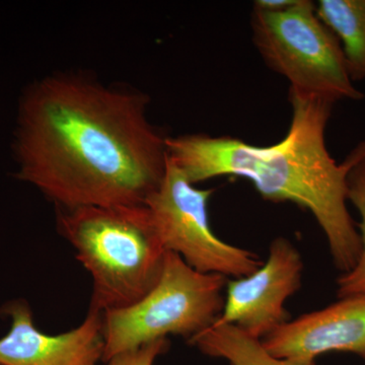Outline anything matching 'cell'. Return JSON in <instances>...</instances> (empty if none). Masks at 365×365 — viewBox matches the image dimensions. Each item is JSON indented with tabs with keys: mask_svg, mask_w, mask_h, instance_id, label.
<instances>
[{
	"mask_svg": "<svg viewBox=\"0 0 365 365\" xmlns=\"http://www.w3.org/2000/svg\"><path fill=\"white\" fill-rule=\"evenodd\" d=\"M347 199L360 215L359 225L361 252L354 267L337 279L339 299L365 295V155L353 165L347 177Z\"/></svg>",
	"mask_w": 365,
	"mask_h": 365,
	"instance_id": "7c38bea8",
	"label": "cell"
},
{
	"mask_svg": "<svg viewBox=\"0 0 365 365\" xmlns=\"http://www.w3.org/2000/svg\"><path fill=\"white\" fill-rule=\"evenodd\" d=\"M0 365H2V364H0Z\"/></svg>",
	"mask_w": 365,
	"mask_h": 365,
	"instance_id": "9a60e30c",
	"label": "cell"
},
{
	"mask_svg": "<svg viewBox=\"0 0 365 365\" xmlns=\"http://www.w3.org/2000/svg\"><path fill=\"white\" fill-rule=\"evenodd\" d=\"M213 189H198L168 155L165 176L146 199L167 251L198 272L241 278L263 265L256 254L220 240L211 228L208 202Z\"/></svg>",
	"mask_w": 365,
	"mask_h": 365,
	"instance_id": "8992f818",
	"label": "cell"
},
{
	"mask_svg": "<svg viewBox=\"0 0 365 365\" xmlns=\"http://www.w3.org/2000/svg\"><path fill=\"white\" fill-rule=\"evenodd\" d=\"M169 345L168 339L155 341L137 349L118 354L103 365H155L158 357L169 349Z\"/></svg>",
	"mask_w": 365,
	"mask_h": 365,
	"instance_id": "4fadbf2b",
	"label": "cell"
},
{
	"mask_svg": "<svg viewBox=\"0 0 365 365\" xmlns=\"http://www.w3.org/2000/svg\"><path fill=\"white\" fill-rule=\"evenodd\" d=\"M204 355L230 365H316L313 360L279 359L267 351L262 341L230 325H211L188 340Z\"/></svg>",
	"mask_w": 365,
	"mask_h": 365,
	"instance_id": "30bf717a",
	"label": "cell"
},
{
	"mask_svg": "<svg viewBox=\"0 0 365 365\" xmlns=\"http://www.w3.org/2000/svg\"><path fill=\"white\" fill-rule=\"evenodd\" d=\"M251 28L262 59L288 79L292 90L334 104L364 98L348 73L339 40L319 20L313 1L299 0L282 11L254 7Z\"/></svg>",
	"mask_w": 365,
	"mask_h": 365,
	"instance_id": "5b68a950",
	"label": "cell"
},
{
	"mask_svg": "<svg viewBox=\"0 0 365 365\" xmlns=\"http://www.w3.org/2000/svg\"><path fill=\"white\" fill-rule=\"evenodd\" d=\"M297 2L299 0H257L254 2V7L264 11H282L295 6Z\"/></svg>",
	"mask_w": 365,
	"mask_h": 365,
	"instance_id": "5bb4252c",
	"label": "cell"
},
{
	"mask_svg": "<svg viewBox=\"0 0 365 365\" xmlns=\"http://www.w3.org/2000/svg\"><path fill=\"white\" fill-rule=\"evenodd\" d=\"M148 103L78 76L44 79L21 108L19 177L60 208L144 204L168 160Z\"/></svg>",
	"mask_w": 365,
	"mask_h": 365,
	"instance_id": "6da1fadb",
	"label": "cell"
},
{
	"mask_svg": "<svg viewBox=\"0 0 365 365\" xmlns=\"http://www.w3.org/2000/svg\"><path fill=\"white\" fill-rule=\"evenodd\" d=\"M304 262L289 240L271 242L268 260L245 277L227 280L222 313L212 325L237 327L262 340L290 321L285 302L302 287Z\"/></svg>",
	"mask_w": 365,
	"mask_h": 365,
	"instance_id": "52a82bcc",
	"label": "cell"
},
{
	"mask_svg": "<svg viewBox=\"0 0 365 365\" xmlns=\"http://www.w3.org/2000/svg\"><path fill=\"white\" fill-rule=\"evenodd\" d=\"M279 359L313 360L325 353L349 352L365 359V295L339 302L288 321L262 339Z\"/></svg>",
	"mask_w": 365,
	"mask_h": 365,
	"instance_id": "9c48e42d",
	"label": "cell"
},
{
	"mask_svg": "<svg viewBox=\"0 0 365 365\" xmlns=\"http://www.w3.org/2000/svg\"><path fill=\"white\" fill-rule=\"evenodd\" d=\"M292 123L287 136L256 146L230 136L168 137V155L191 184L216 177L245 178L262 198L307 209L326 235L336 268L345 273L359 260L361 241L347 207V177L365 155V139L343 163L326 145L334 103L289 88Z\"/></svg>",
	"mask_w": 365,
	"mask_h": 365,
	"instance_id": "7a4b0ae2",
	"label": "cell"
},
{
	"mask_svg": "<svg viewBox=\"0 0 365 365\" xmlns=\"http://www.w3.org/2000/svg\"><path fill=\"white\" fill-rule=\"evenodd\" d=\"M57 225L91 273L90 309L130 307L158 282L167 250L145 204L57 207Z\"/></svg>",
	"mask_w": 365,
	"mask_h": 365,
	"instance_id": "3957f363",
	"label": "cell"
},
{
	"mask_svg": "<svg viewBox=\"0 0 365 365\" xmlns=\"http://www.w3.org/2000/svg\"><path fill=\"white\" fill-rule=\"evenodd\" d=\"M316 13L339 40L351 81H364L365 0H319Z\"/></svg>",
	"mask_w": 365,
	"mask_h": 365,
	"instance_id": "8fae6325",
	"label": "cell"
},
{
	"mask_svg": "<svg viewBox=\"0 0 365 365\" xmlns=\"http://www.w3.org/2000/svg\"><path fill=\"white\" fill-rule=\"evenodd\" d=\"M11 318L9 333L0 338L2 365H98L103 361V313L88 309L83 323L68 332L48 335L34 324L24 300L6 304Z\"/></svg>",
	"mask_w": 365,
	"mask_h": 365,
	"instance_id": "ba28073f",
	"label": "cell"
},
{
	"mask_svg": "<svg viewBox=\"0 0 365 365\" xmlns=\"http://www.w3.org/2000/svg\"><path fill=\"white\" fill-rule=\"evenodd\" d=\"M227 278L190 267L167 251L155 287L130 307L103 313V362L169 335L190 338L218 319Z\"/></svg>",
	"mask_w": 365,
	"mask_h": 365,
	"instance_id": "277c9868",
	"label": "cell"
}]
</instances>
